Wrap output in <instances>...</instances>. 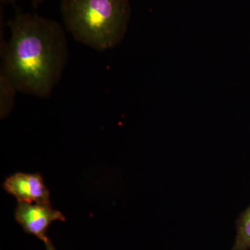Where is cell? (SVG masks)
I'll return each instance as SVG.
<instances>
[{
	"label": "cell",
	"instance_id": "cell-5",
	"mask_svg": "<svg viewBox=\"0 0 250 250\" xmlns=\"http://www.w3.org/2000/svg\"><path fill=\"white\" fill-rule=\"evenodd\" d=\"M19 93L17 87L9 75L0 70V116L5 119L12 111L16 95Z\"/></svg>",
	"mask_w": 250,
	"mask_h": 250
},
{
	"label": "cell",
	"instance_id": "cell-2",
	"mask_svg": "<svg viewBox=\"0 0 250 250\" xmlns=\"http://www.w3.org/2000/svg\"><path fill=\"white\" fill-rule=\"evenodd\" d=\"M60 12L75 41L98 52L116 48L125 39L131 0H62Z\"/></svg>",
	"mask_w": 250,
	"mask_h": 250
},
{
	"label": "cell",
	"instance_id": "cell-6",
	"mask_svg": "<svg viewBox=\"0 0 250 250\" xmlns=\"http://www.w3.org/2000/svg\"><path fill=\"white\" fill-rule=\"evenodd\" d=\"M231 250H250V205L236 221V236Z\"/></svg>",
	"mask_w": 250,
	"mask_h": 250
},
{
	"label": "cell",
	"instance_id": "cell-9",
	"mask_svg": "<svg viewBox=\"0 0 250 250\" xmlns=\"http://www.w3.org/2000/svg\"><path fill=\"white\" fill-rule=\"evenodd\" d=\"M18 0H0V4H1V6L2 5L14 4Z\"/></svg>",
	"mask_w": 250,
	"mask_h": 250
},
{
	"label": "cell",
	"instance_id": "cell-4",
	"mask_svg": "<svg viewBox=\"0 0 250 250\" xmlns=\"http://www.w3.org/2000/svg\"><path fill=\"white\" fill-rule=\"evenodd\" d=\"M3 187L18 202L50 204L48 188L40 174L17 172L5 180Z\"/></svg>",
	"mask_w": 250,
	"mask_h": 250
},
{
	"label": "cell",
	"instance_id": "cell-3",
	"mask_svg": "<svg viewBox=\"0 0 250 250\" xmlns=\"http://www.w3.org/2000/svg\"><path fill=\"white\" fill-rule=\"evenodd\" d=\"M15 218L24 231L37 237L44 243L49 240L46 231L49 225L57 220H65V216L52 208L50 204L27 202H18Z\"/></svg>",
	"mask_w": 250,
	"mask_h": 250
},
{
	"label": "cell",
	"instance_id": "cell-7",
	"mask_svg": "<svg viewBox=\"0 0 250 250\" xmlns=\"http://www.w3.org/2000/svg\"><path fill=\"white\" fill-rule=\"evenodd\" d=\"M47 0H31V4L34 8L39 7V6H40L42 3L45 2Z\"/></svg>",
	"mask_w": 250,
	"mask_h": 250
},
{
	"label": "cell",
	"instance_id": "cell-8",
	"mask_svg": "<svg viewBox=\"0 0 250 250\" xmlns=\"http://www.w3.org/2000/svg\"><path fill=\"white\" fill-rule=\"evenodd\" d=\"M45 245L46 250H56L55 248H54L53 245H52L50 240L49 239L48 241L45 242Z\"/></svg>",
	"mask_w": 250,
	"mask_h": 250
},
{
	"label": "cell",
	"instance_id": "cell-1",
	"mask_svg": "<svg viewBox=\"0 0 250 250\" xmlns=\"http://www.w3.org/2000/svg\"><path fill=\"white\" fill-rule=\"evenodd\" d=\"M11 36L0 41V70L6 72L19 93L49 98L60 82L69 58L63 28L37 14L16 9L6 22Z\"/></svg>",
	"mask_w": 250,
	"mask_h": 250
}]
</instances>
